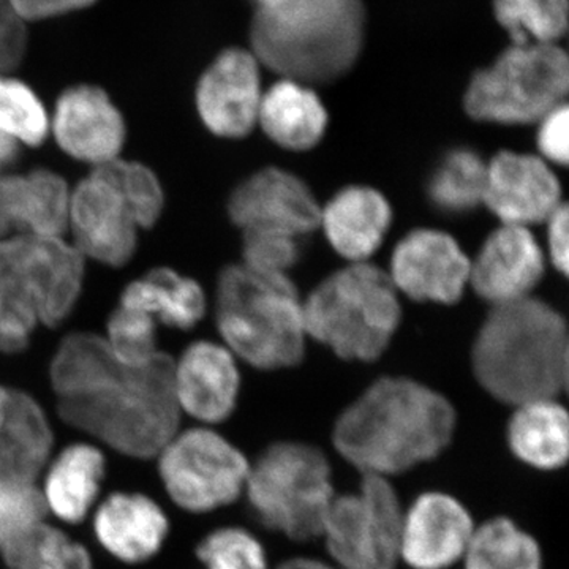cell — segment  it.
<instances>
[{
	"instance_id": "obj_1",
	"label": "cell",
	"mask_w": 569,
	"mask_h": 569,
	"mask_svg": "<svg viewBox=\"0 0 569 569\" xmlns=\"http://www.w3.org/2000/svg\"><path fill=\"white\" fill-rule=\"evenodd\" d=\"M50 377L62 421L123 456L157 458L179 432L174 361L162 351L126 366L103 337L77 332L62 340Z\"/></svg>"
},
{
	"instance_id": "obj_2",
	"label": "cell",
	"mask_w": 569,
	"mask_h": 569,
	"mask_svg": "<svg viewBox=\"0 0 569 569\" xmlns=\"http://www.w3.org/2000/svg\"><path fill=\"white\" fill-rule=\"evenodd\" d=\"M447 397L406 377L378 378L337 418L336 451L362 477L391 478L437 459L456 432Z\"/></svg>"
},
{
	"instance_id": "obj_3",
	"label": "cell",
	"mask_w": 569,
	"mask_h": 569,
	"mask_svg": "<svg viewBox=\"0 0 569 569\" xmlns=\"http://www.w3.org/2000/svg\"><path fill=\"white\" fill-rule=\"evenodd\" d=\"M471 366L485 391L508 406L557 399L568 381L567 323L531 296L492 306L475 339Z\"/></svg>"
},
{
	"instance_id": "obj_4",
	"label": "cell",
	"mask_w": 569,
	"mask_h": 569,
	"mask_svg": "<svg viewBox=\"0 0 569 569\" xmlns=\"http://www.w3.org/2000/svg\"><path fill=\"white\" fill-rule=\"evenodd\" d=\"M365 37L362 0H282L257 10L250 28L257 61L306 86L343 77L358 61Z\"/></svg>"
},
{
	"instance_id": "obj_5",
	"label": "cell",
	"mask_w": 569,
	"mask_h": 569,
	"mask_svg": "<svg viewBox=\"0 0 569 569\" xmlns=\"http://www.w3.org/2000/svg\"><path fill=\"white\" fill-rule=\"evenodd\" d=\"M84 258L62 238L0 241V353H20L37 326H56L80 298Z\"/></svg>"
},
{
	"instance_id": "obj_6",
	"label": "cell",
	"mask_w": 569,
	"mask_h": 569,
	"mask_svg": "<svg viewBox=\"0 0 569 569\" xmlns=\"http://www.w3.org/2000/svg\"><path fill=\"white\" fill-rule=\"evenodd\" d=\"M216 321L230 353L257 369H290L305 358V310L290 276L228 266L217 283Z\"/></svg>"
},
{
	"instance_id": "obj_7",
	"label": "cell",
	"mask_w": 569,
	"mask_h": 569,
	"mask_svg": "<svg viewBox=\"0 0 569 569\" xmlns=\"http://www.w3.org/2000/svg\"><path fill=\"white\" fill-rule=\"evenodd\" d=\"M397 293L391 277L377 266L351 263L302 302L307 337L347 361H376L399 328Z\"/></svg>"
},
{
	"instance_id": "obj_8",
	"label": "cell",
	"mask_w": 569,
	"mask_h": 569,
	"mask_svg": "<svg viewBox=\"0 0 569 569\" xmlns=\"http://www.w3.org/2000/svg\"><path fill=\"white\" fill-rule=\"evenodd\" d=\"M244 493L261 526L293 541L321 537L337 497L325 452L301 441L266 448L250 466Z\"/></svg>"
},
{
	"instance_id": "obj_9",
	"label": "cell",
	"mask_w": 569,
	"mask_h": 569,
	"mask_svg": "<svg viewBox=\"0 0 569 569\" xmlns=\"http://www.w3.org/2000/svg\"><path fill=\"white\" fill-rule=\"evenodd\" d=\"M569 88L567 52L557 44H511L468 84L463 107L482 122H539L565 103Z\"/></svg>"
},
{
	"instance_id": "obj_10",
	"label": "cell",
	"mask_w": 569,
	"mask_h": 569,
	"mask_svg": "<svg viewBox=\"0 0 569 569\" xmlns=\"http://www.w3.org/2000/svg\"><path fill=\"white\" fill-rule=\"evenodd\" d=\"M402 522L389 479L362 477L358 493L335 498L320 538L336 569H397Z\"/></svg>"
},
{
	"instance_id": "obj_11",
	"label": "cell",
	"mask_w": 569,
	"mask_h": 569,
	"mask_svg": "<svg viewBox=\"0 0 569 569\" xmlns=\"http://www.w3.org/2000/svg\"><path fill=\"white\" fill-rule=\"evenodd\" d=\"M168 496L189 512H209L244 493L250 462L208 427L178 432L157 456Z\"/></svg>"
},
{
	"instance_id": "obj_12",
	"label": "cell",
	"mask_w": 569,
	"mask_h": 569,
	"mask_svg": "<svg viewBox=\"0 0 569 569\" xmlns=\"http://www.w3.org/2000/svg\"><path fill=\"white\" fill-rule=\"evenodd\" d=\"M228 213L242 231H279L302 238L320 228L321 208L301 179L264 168L236 187Z\"/></svg>"
},
{
	"instance_id": "obj_13",
	"label": "cell",
	"mask_w": 569,
	"mask_h": 569,
	"mask_svg": "<svg viewBox=\"0 0 569 569\" xmlns=\"http://www.w3.org/2000/svg\"><path fill=\"white\" fill-rule=\"evenodd\" d=\"M69 228L78 252L100 263L126 264L137 250L138 224L114 186L97 170L70 193Z\"/></svg>"
},
{
	"instance_id": "obj_14",
	"label": "cell",
	"mask_w": 569,
	"mask_h": 569,
	"mask_svg": "<svg viewBox=\"0 0 569 569\" xmlns=\"http://www.w3.org/2000/svg\"><path fill=\"white\" fill-rule=\"evenodd\" d=\"M470 276V260L458 241L437 230H417L397 244L391 277L397 291L417 301L455 305Z\"/></svg>"
},
{
	"instance_id": "obj_15",
	"label": "cell",
	"mask_w": 569,
	"mask_h": 569,
	"mask_svg": "<svg viewBox=\"0 0 569 569\" xmlns=\"http://www.w3.org/2000/svg\"><path fill=\"white\" fill-rule=\"evenodd\" d=\"M252 52L230 48L206 69L197 88L201 121L213 134L242 138L257 126L260 111V67Z\"/></svg>"
},
{
	"instance_id": "obj_16",
	"label": "cell",
	"mask_w": 569,
	"mask_h": 569,
	"mask_svg": "<svg viewBox=\"0 0 569 569\" xmlns=\"http://www.w3.org/2000/svg\"><path fill=\"white\" fill-rule=\"evenodd\" d=\"M475 522L470 511L445 492H426L403 511L399 557L413 569H448L463 559Z\"/></svg>"
},
{
	"instance_id": "obj_17",
	"label": "cell",
	"mask_w": 569,
	"mask_h": 569,
	"mask_svg": "<svg viewBox=\"0 0 569 569\" xmlns=\"http://www.w3.org/2000/svg\"><path fill=\"white\" fill-rule=\"evenodd\" d=\"M51 129L63 152L96 168L119 159L126 142L121 111L96 86L67 89L56 104Z\"/></svg>"
},
{
	"instance_id": "obj_18",
	"label": "cell",
	"mask_w": 569,
	"mask_h": 569,
	"mask_svg": "<svg viewBox=\"0 0 569 569\" xmlns=\"http://www.w3.org/2000/svg\"><path fill=\"white\" fill-rule=\"evenodd\" d=\"M561 203L559 179L545 160L503 151L488 163L482 204L501 223L529 228L546 222Z\"/></svg>"
},
{
	"instance_id": "obj_19",
	"label": "cell",
	"mask_w": 569,
	"mask_h": 569,
	"mask_svg": "<svg viewBox=\"0 0 569 569\" xmlns=\"http://www.w3.org/2000/svg\"><path fill=\"white\" fill-rule=\"evenodd\" d=\"M545 272V257L529 228L501 224L486 239L468 282L492 306L529 298Z\"/></svg>"
},
{
	"instance_id": "obj_20",
	"label": "cell",
	"mask_w": 569,
	"mask_h": 569,
	"mask_svg": "<svg viewBox=\"0 0 569 569\" xmlns=\"http://www.w3.org/2000/svg\"><path fill=\"white\" fill-rule=\"evenodd\" d=\"M239 377L227 347L198 342L174 362V392L181 413L204 425L227 421L238 403Z\"/></svg>"
},
{
	"instance_id": "obj_21",
	"label": "cell",
	"mask_w": 569,
	"mask_h": 569,
	"mask_svg": "<svg viewBox=\"0 0 569 569\" xmlns=\"http://www.w3.org/2000/svg\"><path fill=\"white\" fill-rule=\"evenodd\" d=\"M70 190L48 170L0 178V241L17 236L62 238L69 228Z\"/></svg>"
},
{
	"instance_id": "obj_22",
	"label": "cell",
	"mask_w": 569,
	"mask_h": 569,
	"mask_svg": "<svg viewBox=\"0 0 569 569\" xmlns=\"http://www.w3.org/2000/svg\"><path fill=\"white\" fill-rule=\"evenodd\" d=\"M52 430L28 392L0 387V481L37 485L50 463Z\"/></svg>"
},
{
	"instance_id": "obj_23",
	"label": "cell",
	"mask_w": 569,
	"mask_h": 569,
	"mask_svg": "<svg viewBox=\"0 0 569 569\" xmlns=\"http://www.w3.org/2000/svg\"><path fill=\"white\" fill-rule=\"evenodd\" d=\"M170 523L160 505L142 493L116 492L97 509L93 531L123 563H142L162 549Z\"/></svg>"
},
{
	"instance_id": "obj_24",
	"label": "cell",
	"mask_w": 569,
	"mask_h": 569,
	"mask_svg": "<svg viewBox=\"0 0 569 569\" xmlns=\"http://www.w3.org/2000/svg\"><path fill=\"white\" fill-rule=\"evenodd\" d=\"M391 220V206L383 194L353 186L340 190L321 208L320 227L340 257L366 263L383 242Z\"/></svg>"
},
{
	"instance_id": "obj_25",
	"label": "cell",
	"mask_w": 569,
	"mask_h": 569,
	"mask_svg": "<svg viewBox=\"0 0 569 569\" xmlns=\"http://www.w3.org/2000/svg\"><path fill=\"white\" fill-rule=\"evenodd\" d=\"M44 471L40 492L47 511L67 523L82 522L102 489L107 471L103 452L93 445H71Z\"/></svg>"
},
{
	"instance_id": "obj_26",
	"label": "cell",
	"mask_w": 569,
	"mask_h": 569,
	"mask_svg": "<svg viewBox=\"0 0 569 569\" xmlns=\"http://www.w3.org/2000/svg\"><path fill=\"white\" fill-rule=\"evenodd\" d=\"M257 123L276 144L290 151H307L323 138L328 112L312 88L282 80L263 93Z\"/></svg>"
},
{
	"instance_id": "obj_27",
	"label": "cell",
	"mask_w": 569,
	"mask_h": 569,
	"mask_svg": "<svg viewBox=\"0 0 569 569\" xmlns=\"http://www.w3.org/2000/svg\"><path fill=\"white\" fill-rule=\"evenodd\" d=\"M512 455L535 470L553 471L567 466L568 413L557 399L535 400L516 407L507 427Z\"/></svg>"
},
{
	"instance_id": "obj_28",
	"label": "cell",
	"mask_w": 569,
	"mask_h": 569,
	"mask_svg": "<svg viewBox=\"0 0 569 569\" xmlns=\"http://www.w3.org/2000/svg\"><path fill=\"white\" fill-rule=\"evenodd\" d=\"M140 310L157 323L190 329L204 316L203 288L173 269L159 268L123 290L121 305Z\"/></svg>"
},
{
	"instance_id": "obj_29",
	"label": "cell",
	"mask_w": 569,
	"mask_h": 569,
	"mask_svg": "<svg viewBox=\"0 0 569 569\" xmlns=\"http://www.w3.org/2000/svg\"><path fill=\"white\" fill-rule=\"evenodd\" d=\"M488 163L470 148L445 153L427 181V197L438 211L459 216L485 200Z\"/></svg>"
},
{
	"instance_id": "obj_30",
	"label": "cell",
	"mask_w": 569,
	"mask_h": 569,
	"mask_svg": "<svg viewBox=\"0 0 569 569\" xmlns=\"http://www.w3.org/2000/svg\"><path fill=\"white\" fill-rule=\"evenodd\" d=\"M462 561L463 569H542L537 539L508 518L475 529Z\"/></svg>"
},
{
	"instance_id": "obj_31",
	"label": "cell",
	"mask_w": 569,
	"mask_h": 569,
	"mask_svg": "<svg viewBox=\"0 0 569 569\" xmlns=\"http://www.w3.org/2000/svg\"><path fill=\"white\" fill-rule=\"evenodd\" d=\"M0 552L7 569H93L88 549L47 520L22 531Z\"/></svg>"
},
{
	"instance_id": "obj_32",
	"label": "cell",
	"mask_w": 569,
	"mask_h": 569,
	"mask_svg": "<svg viewBox=\"0 0 569 569\" xmlns=\"http://www.w3.org/2000/svg\"><path fill=\"white\" fill-rule=\"evenodd\" d=\"M512 44H557L567 33L568 0H493Z\"/></svg>"
},
{
	"instance_id": "obj_33",
	"label": "cell",
	"mask_w": 569,
	"mask_h": 569,
	"mask_svg": "<svg viewBox=\"0 0 569 569\" xmlns=\"http://www.w3.org/2000/svg\"><path fill=\"white\" fill-rule=\"evenodd\" d=\"M50 127L39 96L17 78L0 74V133L20 144L40 146Z\"/></svg>"
},
{
	"instance_id": "obj_34",
	"label": "cell",
	"mask_w": 569,
	"mask_h": 569,
	"mask_svg": "<svg viewBox=\"0 0 569 569\" xmlns=\"http://www.w3.org/2000/svg\"><path fill=\"white\" fill-rule=\"evenodd\" d=\"M100 171L121 194L138 228H151L162 216L164 194L157 176L144 164L116 159Z\"/></svg>"
},
{
	"instance_id": "obj_35",
	"label": "cell",
	"mask_w": 569,
	"mask_h": 569,
	"mask_svg": "<svg viewBox=\"0 0 569 569\" xmlns=\"http://www.w3.org/2000/svg\"><path fill=\"white\" fill-rule=\"evenodd\" d=\"M197 557L204 569H268L260 539L241 527H223L206 535Z\"/></svg>"
},
{
	"instance_id": "obj_36",
	"label": "cell",
	"mask_w": 569,
	"mask_h": 569,
	"mask_svg": "<svg viewBox=\"0 0 569 569\" xmlns=\"http://www.w3.org/2000/svg\"><path fill=\"white\" fill-rule=\"evenodd\" d=\"M116 358L126 366H142L160 353L157 348V321L140 310L119 306L108 321L104 337Z\"/></svg>"
},
{
	"instance_id": "obj_37",
	"label": "cell",
	"mask_w": 569,
	"mask_h": 569,
	"mask_svg": "<svg viewBox=\"0 0 569 569\" xmlns=\"http://www.w3.org/2000/svg\"><path fill=\"white\" fill-rule=\"evenodd\" d=\"M242 257L250 271L264 276H288L301 257L299 238L279 231H242Z\"/></svg>"
},
{
	"instance_id": "obj_38",
	"label": "cell",
	"mask_w": 569,
	"mask_h": 569,
	"mask_svg": "<svg viewBox=\"0 0 569 569\" xmlns=\"http://www.w3.org/2000/svg\"><path fill=\"white\" fill-rule=\"evenodd\" d=\"M47 508L37 485L0 481V550L44 520Z\"/></svg>"
},
{
	"instance_id": "obj_39",
	"label": "cell",
	"mask_w": 569,
	"mask_h": 569,
	"mask_svg": "<svg viewBox=\"0 0 569 569\" xmlns=\"http://www.w3.org/2000/svg\"><path fill=\"white\" fill-rule=\"evenodd\" d=\"M28 50V29L9 0H0V74H10V71L20 66Z\"/></svg>"
},
{
	"instance_id": "obj_40",
	"label": "cell",
	"mask_w": 569,
	"mask_h": 569,
	"mask_svg": "<svg viewBox=\"0 0 569 569\" xmlns=\"http://www.w3.org/2000/svg\"><path fill=\"white\" fill-rule=\"evenodd\" d=\"M569 114L567 103L560 104L556 110L548 112L539 121L537 134L538 149L549 162L561 164L568 163V123Z\"/></svg>"
},
{
	"instance_id": "obj_41",
	"label": "cell",
	"mask_w": 569,
	"mask_h": 569,
	"mask_svg": "<svg viewBox=\"0 0 569 569\" xmlns=\"http://www.w3.org/2000/svg\"><path fill=\"white\" fill-rule=\"evenodd\" d=\"M11 9L22 21L50 20V18L62 17L88 9L97 0H9Z\"/></svg>"
},
{
	"instance_id": "obj_42",
	"label": "cell",
	"mask_w": 569,
	"mask_h": 569,
	"mask_svg": "<svg viewBox=\"0 0 569 569\" xmlns=\"http://www.w3.org/2000/svg\"><path fill=\"white\" fill-rule=\"evenodd\" d=\"M569 216L567 204L561 203L548 217V246L550 260L552 264L559 269L560 272L567 274L568 272V253H569Z\"/></svg>"
},
{
	"instance_id": "obj_43",
	"label": "cell",
	"mask_w": 569,
	"mask_h": 569,
	"mask_svg": "<svg viewBox=\"0 0 569 569\" xmlns=\"http://www.w3.org/2000/svg\"><path fill=\"white\" fill-rule=\"evenodd\" d=\"M21 144L6 134L0 133V178L9 174L7 171L18 162Z\"/></svg>"
},
{
	"instance_id": "obj_44",
	"label": "cell",
	"mask_w": 569,
	"mask_h": 569,
	"mask_svg": "<svg viewBox=\"0 0 569 569\" xmlns=\"http://www.w3.org/2000/svg\"><path fill=\"white\" fill-rule=\"evenodd\" d=\"M277 569H336L332 565L326 563V561L309 559V557H296L283 561Z\"/></svg>"
},
{
	"instance_id": "obj_45",
	"label": "cell",
	"mask_w": 569,
	"mask_h": 569,
	"mask_svg": "<svg viewBox=\"0 0 569 569\" xmlns=\"http://www.w3.org/2000/svg\"><path fill=\"white\" fill-rule=\"evenodd\" d=\"M257 3V10L271 9V7L279 6L282 0H253Z\"/></svg>"
}]
</instances>
